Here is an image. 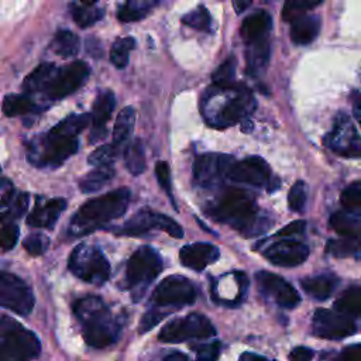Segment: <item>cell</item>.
I'll return each instance as SVG.
<instances>
[{"mask_svg": "<svg viewBox=\"0 0 361 361\" xmlns=\"http://www.w3.org/2000/svg\"><path fill=\"white\" fill-rule=\"evenodd\" d=\"M73 313L83 324L87 345L104 348L111 345L120 334V323L97 296H86L73 303Z\"/></svg>", "mask_w": 361, "mask_h": 361, "instance_id": "cell-1", "label": "cell"}, {"mask_svg": "<svg viewBox=\"0 0 361 361\" xmlns=\"http://www.w3.org/2000/svg\"><path fill=\"white\" fill-rule=\"evenodd\" d=\"M130 202V190L120 188L92 199L80 206L69 224V233L72 235L89 234L109 221L120 217L127 210Z\"/></svg>", "mask_w": 361, "mask_h": 361, "instance_id": "cell-2", "label": "cell"}, {"mask_svg": "<svg viewBox=\"0 0 361 361\" xmlns=\"http://www.w3.org/2000/svg\"><path fill=\"white\" fill-rule=\"evenodd\" d=\"M210 214L247 235L262 233L269 226L265 219L258 216L252 196L243 189H228L212 207Z\"/></svg>", "mask_w": 361, "mask_h": 361, "instance_id": "cell-3", "label": "cell"}, {"mask_svg": "<svg viewBox=\"0 0 361 361\" xmlns=\"http://www.w3.org/2000/svg\"><path fill=\"white\" fill-rule=\"evenodd\" d=\"M223 89L226 97L223 102L214 96L212 89H207L202 99V113L207 124L216 128H226L245 120L255 107L254 97L248 90L234 85Z\"/></svg>", "mask_w": 361, "mask_h": 361, "instance_id": "cell-4", "label": "cell"}, {"mask_svg": "<svg viewBox=\"0 0 361 361\" xmlns=\"http://www.w3.org/2000/svg\"><path fill=\"white\" fill-rule=\"evenodd\" d=\"M78 149L76 137H65L49 133L31 141L27 158L35 166H58Z\"/></svg>", "mask_w": 361, "mask_h": 361, "instance_id": "cell-5", "label": "cell"}, {"mask_svg": "<svg viewBox=\"0 0 361 361\" xmlns=\"http://www.w3.org/2000/svg\"><path fill=\"white\" fill-rule=\"evenodd\" d=\"M68 265L76 278L87 283L102 285L110 276V264L94 245L79 244L71 252Z\"/></svg>", "mask_w": 361, "mask_h": 361, "instance_id": "cell-6", "label": "cell"}, {"mask_svg": "<svg viewBox=\"0 0 361 361\" xmlns=\"http://www.w3.org/2000/svg\"><path fill=\"white\" fill-rule=\"evenodd\" d=\"M214 334L216 329L206 316L190 313L186 317L173 319L166 323L161 329L158 338L164 343H180L189 338H209Z\"/></svg>", "mask_w": 361, "mask_h": 361, "instance_id": "cell-7", "label": "cell"}, {"mask_svg": "<svg viewBox=\"0 0 361 361\" xmlns=\"http://www.w3.org/2000/svg\"><path fill=\"white\" fill-rule=\"evenodd\" d=\"M162 271L161 255L149 245L140 247L133 252L127 264V283L133 289H142Z\"/></svg>", "mask_w": 361, "mask_h": 361, "instance_id": "cell-8", "label": "cell"}, {"mask_svg": "<svg viewBox=\"0 0 361 361\" xmlns=\"http://www.w3.org/2000/svg\"><path fill=\"white\" fill-rule=\"evenodd\" d=\"M39 353L38 337L20 323L0 337V361H27Z\"/></svg>", "mask_w": 361, "mask_h": 361, "instance_id": "cell-9", "label": "cell"}, {"mask_svg": "<svg viewBox=\"0 0 361 361\" xmlns=\"http://www.w3.org/2000/svg\"><path fill=\"white\" fill-rule=\"evenodd\" d=\"M0 306L20 316L30 314L34 307L31 288L14 274L0 271Z\"/></svg>", "mask_w": 361, "mask_h": 361, "instance_id": "cell-10", "label": "cell"}, {"mask_svg": "<svg viewBox=\"0 0 361 361\" xmlns=\"http://www.w3.org/2000/svg\"><path fill=\"white\" fill-rule=\"evenodd\" d=\"M196 288L185 276L171 275L157 285L151 302L155 306H183L195 302Z\"/></svg>", "mask_w": 361, "mask_h": 361, "instance_id": "cell-11", "label": "cell"}, {"mask_svg": "<svg viewBox=\"0 0 361 361\" xmlns=\"http://www.w3.org/2000/svg\"><path fill=\"white\" fill-rule=\"evenodd\" d=\"M152 228L162 230L175 238H182V235H183L182 227L175 220H172L171 217H168L165 214L155 213L151 210L137 212L130 220H127L117 230V233L124 234V235H140Z\"/></svg>", "mask_w": 361, "mask_h": 361, "instance_id": "cell-12", "label": "cell"}, {"mask_svg": "<svg viewBox=\"0 0 361 361\" xmlns=\"http://www.w3.org/2000/svg\"><path fill=\"white\" fill-rule=\"evenodd\" d=\"M324 145L344 158L361 157V135L348 120V116L338 114L333 130L324 137Z\"/></svg>", "mask_w": 361, "mask_h": 361, "instance_id": "cell-13", "label": "cell"}, {"mask_svg": "<svg viewBox=\"0 0 361 361\" xmlns=\"http://www.w3.org/2000/svg\"><path fill=\"white\" fill-rule=\"evenodd\" d=\"M313 334L320 338L338 340L355 333V323L351 317L327 309H319L313 314L312 320Z\"/></svg>", "mask_w": 361, "mask_h": 361, "instance_id": "cell-14", "label": "cell"}, {"mask_svg": "<svg viewBox=\"0 0 361 361\" xmlns=\"http://www.w3.org/2000/svg\"><path fill=\"white\" fill-rule=\"evenodd\" d=\"M234 158L226 154H203L195 159L193 179L199 186L209 188L227 176Z\"/></svg>", "mask_w": 361, "mask_h": 361, "instance_id": "cell-15", "label": "cell"}, {"mask_svg": "<svg viewBox=\"0 0 361 361\" xmlns=\"http://www.w3.org/2000/svg\"><path fill=\"white\" fill-rule=\"evenodd\" d=\"M89 72L90 68L86 62L75 61L58 71L45 93L51 99H63L80 87V85L87 79Z\"/></svg>", "mask_w": 361, "mask_h": 361, "instance_id": "cell-16", "label": "cell"}, {"mask_svg": "<svg viewBox=\"0 0 361 361\" xmlns=\"http://www.w3.org/2000/svg\"><path fill=\"white\" fill-rule=\"evenodd\" d=\"M255 278L262 295L272 298L279 306L292 309L299 303L300 296L298 290L279 275L267 271H259L255 274Z\"/></svg>", "mask_w": 361, "mask_h": 361, "instance_id": "cell-17", "label": "cell"}, {"mask_svg": "<svg viewBox=\"0 0 361 361\" xmlns=\"http://www.w3.org/2000/svg\"><path fill=\"white\" fill-rule=\"evenodd\" d=\"M227 178L235 183L265 186L272 176L268 164L262 158L248 157L234 162L227 173Z\"/></svg>", "mask_w": 361, "mask_h": 361, "instance_id": "cell-18", "label": "cell"}, {"mask_svg": "<svg viewBox=\"0 0 361 361\" xmlns=\"http://www.w3.org/2000/svg\"><path fill=\"white\" fill-rule=\"evenodd\" d=\"M264 254L274 265L292 268L306 261L309 257V248L296 240H281L269 245Z\"/></svg>", "mask_w": 361, "mask_h": 361, "instance_id": "cell-19", "label": "cell"}, {"mask_svg": "<svg viewBox=\"0 0 361 361\" xmlns=\"http://www.w3.org/2000/svg\"><path fill=\"white\" fill-rule=\"evenodd\" d=\"M220 251L210 243H193L183 245L179 251L180 262L193 271H202L210 264L216 262Z\"/></svg>", "mask_w": 361, "mask_h": 361, "instance_id": "cell-20", "label": "cell"}, {"mask_svg": "<svg viewBox=\"0 0 361 361\" xmlns=\"http://www.w3.org/2000/svg\"><path fill=\"white\" fill-rule=\"evenodd\" d=\"M66 207V202L62 197H55L49 200L38 199L35 207L27 217V223L31 227L38 228H52L62 212Z\"/></svg>", "mask_w": 361, "mask_h": 361, "instance_id": "cell-21", "label": "cell"}, {"mask_svg": "<svg viewBox=\"0 0 361 361\" xmlns=\"http://www.w3.org/2000/svg\"><path fill=\"white\" fill-rule=\"evenodd\" d=\"M330 226L344 238L354 243L361 255V214L353 212H337L330 217Z\"/></svg>", "mask_w": 361, "mask_h": 361, "instance_id": "cell-22", "label": "cell"}, {"mask_svg": "<svg viewBox=\"0 0 361 361\" xmlns=\"http://www.w3.org/2000/svg\"><path fill=\"white\" fill-rule=\"evenodd\" d=\"M320 20L317 16L303 14L292 21L290 38L296 45L310 44L319 34Z\"/></svg>", "mask_w": 361, "mask_h": 361, "instance_id": "cell-23", "label": "cell"}, {"mask_svg": "<svg viewBox=\"0 0 361 361\" xmlns=\"http://www.w3.org/2000/svg\"><path fill=\"white\" fill-rule=\"evenodd\" d=\"M272 25V20L271 16L264 11H255L252 14H250L241 24V35L243 38L250 44L261 37H265L267 32L269 31Z\"/></svg>", "mask_w": 361, "mask_h": 361, "instance_id": "cell-24", "label": "cell"}, {"mask_svg": "<svg viewBox=\"0 0 361 361\" xmlns=\"http://www.w3.org/2000/svg\"><path fill=\"white\" fill-rule=\"evenodd\" d=\"M58 68L54 63L45 62L38 65L24 80L23 87L28 93H35V92H47L49 85L52 83L54 78L58 73Z\"/></svg>", "mask_w": 361, "mask_h": 361, "instance_id": "cell-25", "label": "cell"}, {"mask_svg": "<svg viewBox=\"0 0 361 361\" xmlns=\"http://www.w3.org/2000/svg\"><path fill=\"white\" fill-rule=\"evenodd\" d=\"M336 286L337 279L333 275H316L302 279V288L305 292L317 300L327 299L334 292Z\"/></svg>", "mask_w": 361, "mask_h": 361, "instance_id": "cell-26", "label": "cell"}, {"mask_svg": "<svg viewBox=\"0 0 361 361\" xmlns=\"http://www.w3.org/2000/svg\"><path fill=\"white\" fill-rule=\"evenodd\" d=\"M116 106V99L113 92L110 90H103L99 93L93 103V110H92V121H93V128H106V123L109 121L111 111L114 110Z\"/></svg>", "mask_w": 361, "mask_h": 361, "instance_id": "cell-27", "label": "cell"}, {"mask_svg": "<svg viewBox=\"0 0 361 361\" xmlns=\"http://www.w3.org/2000/svg\"><path fill=\"white\" fill-rule=\"evenodd\" d=\"M135 124V110L131 106H126L117 116L113 128V144L118 148L130 138Z\"/></svg>", "mask_w": 361, "mask_h": 361, "instance_id": "cell-28", "label": "cell"}, {"mask_svg": "<svg viewBox=\"0 0 361 361\" xmlns=\"http://www.w3.org/2000/svg\"><path fill=\"white\" fill-rule=\"evenodd\" d=\"M113 175H114V169L111 165L97 166L96 169L90 171L87 175L82 178V180L79 182V188L83 193H93L102 189L106 183H109Z\"/></svg>", "mask_w": 361, "mask_h": 361, "instance_id": "cell-29", "label": "cell"}, {"mask_svg": "<svg viewBox=\"0 0 361 361\" xmlns=\"http://www.w3.org/2000/svg\"><path fill=\"white\" fill-rule=\"evenodd\" d=\"M52 48L55 51V54H58L61 58L69 59L73 58L75 55H78L79 48H80V41L79 37L76 34H73L69 30H61L56 32L54 42H52Z\"/></svg>", "mask_w": 361, "mask_h": 361, "instance_id": "cell-30", "label": "cell"}, {"mask_svg": "<svg viewBox=\"0 0 361 361\" xmlns=\"http://www.w3.org/2000/svg\"><path fill=\"white\" fill-rule=\"evenodd\" d=\"M124 162H126V168L134 176L141 175L145 171V166H147L145 151H144V145H142L141 140L135 138L134 141H131L127 145L126 152H124Z\"/></svg>", "mask_w": 361, "mask_h": 361, "instance_id": "cell-31", "label": "cell"}, {"mask_svg": "<svg viewBox=\"0 0 361 361\" xmlns=\"http://www.w3.org/2000/svg\"><path fill=\"white\" fill-rule=\"evenodd\" d=\"M334 307L337 312L348 317L361 316V288L353 286L344 290V293L336 300Z\"/></svg>", "mask_w": 361, "mask_h": 361, "instance_id": "cell-32", "label": "cell"}, {"mask_svg": "<svg viewBox=\"0 0 361 361\" xmlns=\"http://www.w3.org/2000/svg\"><path fill=\"white\" fill-rule=\"evenodd\" d=\"M269 42L267 35L250 42V49L247 52V61L251 71L262 69L269 59Z\"/></svg>", "mask_w": 361, "mask_h": 361, "instance_id": "cell-33", "label": "cell"}, {"mask_svg": "<svg viewBox=\"0 0 361 361\" xmlns=\"http://www.w3.org/2000/svg\"><path fill=\"white\" fill-rule=\"evenodd\" d=\"M90 120V114H71L51 130L59 135L76 137L82 130H85L89 126Z\"/></svg>", "mask_w": 361, "mask_h": 361, "instance_id": "cell-34", "label": "cell"}, {"mask_svg": "<svg viewBox=\"0 0 361 361\" xmlns=\"http://www.w3.org/2000/svg\"><path fill=\"white\" fill-rule=\"evenodd\" d=\"M151 4H152L151 0H130L118 8L117 17L123 23L138 21L148 14Z\"/></svg>", "mask_w": 361, "mask_h": 361, "instance_id": "cell-35", "label": "cell"}, {"mask_svg": "<svg viewBox=\"0 0 361 361\" xmlns=\"http://www.w3.org/2000/svg\"><path fill=\"white\" fill-rule=\"evenodd\" d=\"M34 107V102L27 94H7L3 100V113L7 117H16L31 113Z\"/></svg>", "mask_w": 361, "mask_h": 361, "instance_id": "cell-36", "label": "cell"}, {"mask_svg": "<svg viewBox=\"0 0 361 361\" xmlns=\"http://www.w3.org/2000/svg\"><path fill=\"white\" fill-rule=\"evenodd\" d=\"M103 14H104V10L94 7V6H85V4H82V6L73 4L72 6V17H73L75 23L83 28L90 27L96 21L102 20Z\"/></svg>", "mask_w": 361, "mask_h": 361, "instance_id": "cell-37", "label": "cell"}, {"mask_svg": "<svg viewBox=\"0 0 361 361\" xmlns=\"http://www.w3.org/2000/svg\"><path fill=\"white\" fill-rule=\"evenodd\" d=\"M135 47V41L131 37L117 39L110 49V61L116 68H124L128 62L130 51Z\"/></svg>", "mask_w": 361, "mask_h": 361, "instance_id": "cell-38", "label": "cell"}, {"mask_svg": "<svg viewBox=\"0 0 361 361\" xmlns=\"http://www.w3.org/2000/svg\"><path fill=\"white\" fill-rule=\"evenodd\" d=\"M235 75V59L233 56L227 58L212 75V80L214 86L228 87L234 85Z\"/></svg>", "mask_w": 361, "mask_h": 361, "instance_id": "cell-39", "label": "cell"}, {"mask_svg": "<svg viewBox=\"0 0 361 361\" xmlns=\"http://www.w3.org/2000/svg\"><path fill=\"white\" fill-rule=\"evenodd\" d=\"M322 0H286L282 8V17L286 21H293L298 17L303 16L307 10L319 6Z\"/></svg>", "mask_w": 361, "mask_h": 361, "instance_id": "cell-40", "label": "cell"}, {"mask_svg": "<svg viewBox=\"0 0 361 361\" xmlns=\"http://www.w3.org/2000/svg\"><path fill=\"white\" fill-rule=\"evenodd\" d=\"M182 23L195 30L209 31L212 25V17L204 6H197L195 10L189 11L182 17Z\"/></svg>", "mask_w": 361, "mask_h": 361, "instance_id": "cell-41", "label": "cell"}, {"mask_svg": "<svg viewBox=\"0 0 361 361\" xmlns=\"http://www.w3.org/2000/svg\"><path fill=\"white\" fill-rule=\"evenodd\" d=\"M118 154V147L111 144H103L99 148H96L89 157L87 162L93 166H109L114 162L116 157Z\"/></svg>", "mask_w": 361, "mask_h": 361, "instance_id": "cell-42", "label": "cell"}, {"mask_svg": "<svg viewBox=\"0 0 361 361\" xmlns=\"http://www.w3.org/2000/svg\"><path fill=\"white\" fill-rule=\"evenodd\" d=\"M341 204L347 212L361 214V182L347 186L341 193Z\"/></svg>", "mask_w": 361, "mask_h": 361, "instance_id": "cell-43", "label": "cell"}, {"mask_svg": "<svg viewBox=\"0 0 361 361\" xmlns=\"http://www.w3.org/2000/svg\"><path fill=\"white\" fill-rule=\"evenodd\" d=\"M28 209V195L27 193H18L14 196L11 203L8 204L7 212L0 214V221L13 223V220L21 217Z\"/></svg>", "mask_w": 361, "mask_h": 361, "instance_id": "cell-44", "label": "cell"}, {"mask_svg": "<svg viewBox=\"0 0 361 361\" xmlns=\"http://www.w3.org/2000/svg\"><path fill=\"white\" fill-rule=\"evenodd\" d=\"M306 203V185L302 180L293 183L288 193V204L293 212H300Z\"/></svg>", "mask_w": 361, "mask_h": 361, "instance_id": "cell-45", "label": "cell"}, {"mask_svg": "<svg viewBox=\"0 0 361 361\" xmlns=\"http://www.w3.org/2000/svg\"><path fill=\"white\" fill-rule=\"evenodd\" d=\"M23 245L25 248V251L31 255H41L47 251L48 245H49V240L45 234L41 233H34L30 234L24 241Z\"/></svg>", "mask_w": 361, "mask_h": 361, "instance_id": "cell-46", "label": "cell"}, {"mask_svg": "<svg viewBox=\"0 0 361 361\" xmlns=\"http://www.w3.org/2000/svg\"><path fill=\"white\" fill-rule=\"evenodd\" d=\"M18 235H20L18 226H16L14 223H4L0 228V248L6 251L11 250L17 244Z\"/></svg>", "mask_w": 361, "mask_h": 361, "instance_id": "cell-47", "label": "cell"}, {"mask_svg": "<svg viewBox=\"0 0 361 361\" xmlns=\"http://www.w3.org/2000/svg\"><path fill=\"white\" fill-rule=\"evenodd\" d=\"M196 348V361H216L220 354V343L212 341L200 344Z\"/></svg>", "mask_w": 361, "mask_h": 361, "instance_id": "cell-48", "label": "cell"}, {"mask_svg": "<svg viewBox=\"0 0 361 361\" xmlns=\"http://www.w3.org/2000/svg\"><path fill=\"white\" fill-rule=\"evenodd\" d=\"M155 175H157V179H158L161 188L172 199V192H171V169H169V165L165 161H158L155 164Z\"/></svg>", "mask_w": 361, "mask_h": 361, "instance_id": "cell-49", "label": "cell"}, {"mask_svg": "<svg viewBox=\"0 0 361 361\" xmlns=\"http://www.w3.org/2000/svg\"><path fill=\"white\" fill-rule=\"evenodd\" d=\"M162 317H165V313H162V312H159L157 309L148 310L144 314V317H142V320L140 323V333H145L149 329H152L155 324H158L161 322Z\"/></svg>", "mask_w": 361, "mask_h": 361, "instance_id": "cell-50", "label": "cell"}, {"mask_svg": "<svg viewBox=\"0 0 361 361\" xmlns=\"http://www.w3.org/2000/svg\"><path fill=\"white\" fill-rule=\"evenodd\" d=\"M14 199V186L11 180L0 176V207L8 206Z\"/></svg>", "mask_w": 361, "mask_h": 361, "instance_id": "cell-51", "label": "cell"}, {"mask_svg": "<svg viewBox=\"0 0 361 361\" xmlns=\"http://www.w3.org/2000/svg\"><path fill=\"white\" fill-rule=\"evenodd\" d=\"M336 361H361V344H351L344 347Z\"/></svg>", "mask_w": 361, "mask_h": 361, "instance_id": "cell-52", "label": "cell"}, {"mask_svg": "<svg viewBox=\"0 0 361 361\" xmlns=\"http://www.w3.org/2000/svg\"><path fill=\"white\" fill-rule=\"evenodd\" d=\"M306 228V223L303 220H295L289 224H286L283 228H281L278 231V235H282V237H292V235H296V234H302Z\"/></svg>", "mask_w": 361, "mask_h": 361, "instance_id": "cell-53", "label": "cell"}, {"mask_svg": "<svg viewBox=\"0 0 361 361\" xmlns=\"http://www.w3.org/2000/svg\"><path fill=\"white\" fill-rule=\"evenodd\" d=\"M313 355H314L313 350H310L307 347H296L290 351L289 360L290 361H310L313 358Z\"/></svg>", "mask_w": 361, "mask_h": 361, "instance_id": "cell-54", "label": "cell"}, {"mask_svg": "<svg viewBox=\"0 0 361 361\" xmlns=\"http://www.w3.org/2000/svg\"><path fill=\"white\" fill-rule=\"evenodd\" d=\"M231 1H233L234 11L238 13V14L245 11L251 6V3H252V0H231Z\"/></svg>", "mask_w": 361, "mask_h": 361, "instance_id": "cell-55", "label": "cell"}, {"mask_svg": "<svg viewBox=\"0 0 361 361\" xmlns=\"http://www.w3.org/2000/svg\"><path fill=\"white\" fill-rule=\"evenodd\" d=\"M238 361H268V360L265 357H262V355L255 354V353H243L240 355Z\"/></svg>", "mask_w": 361, "mask_h": 361, "instance_id": "cell-56", "label": "cell"}, {"mask_svg": "<svg viewBox=\"0 0 361 361\" xmlns=\"http://www.w3.org/2000/svg\"><path fill=\"white\" fill-rule=\"evenodd\" d=\"M164 361H189V358L182 353H171L164 358Z\"/></svg>", "mask_w": 361, "mask_h": 361, "instance_id": "cell-57", "label": "cell"}, {"mask_svg": "<svg viewBox=\"0 0 361 361\" xmlns=\"http://www.w3.org/2000/svg\"><path fill=\"white\" fill-rule=\"evenodd\" d=\"M354 116H355V118L358 120V123L361 124V96H357L355 99H354Z\"/></svg>", "mask_w": 361, "mask_h": 361, "instance_id": "cell-58", "label": "cell"}, {"mask_svg": "<svg viewBox=\"0 0 361 361\" xmlns=\"http://www.w3.org/2000/svg\"><path fill=\"white\" fill-rule=\"evenodd\" d=\"M82 4H85V6H94L99 0H79Z\"/></svg>", "mask_w": 361, "mask_h": 361, "instance_id": "cell-59", "label": "cell"}]
</instances>
